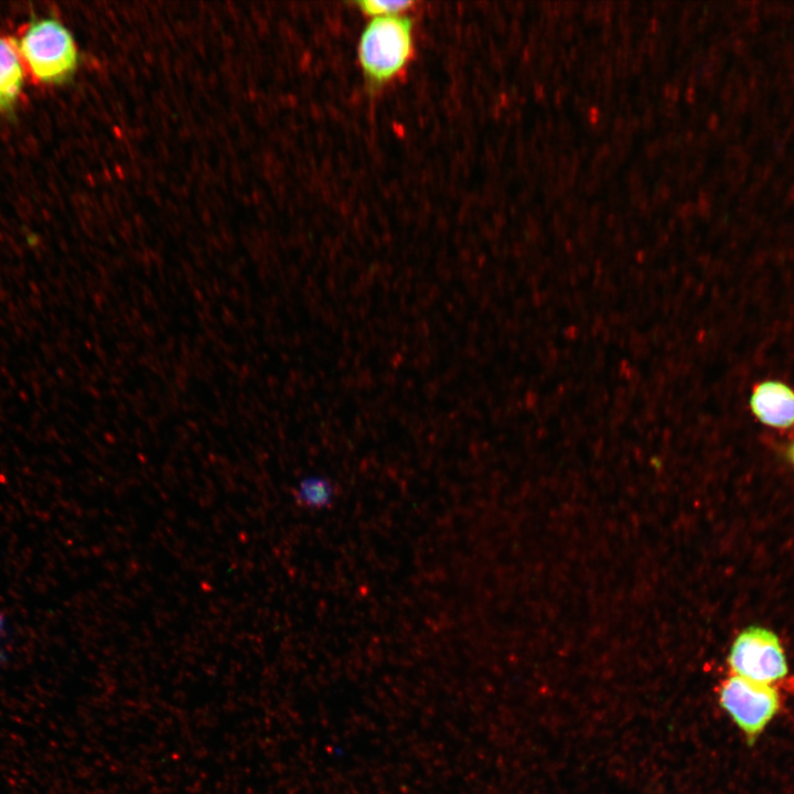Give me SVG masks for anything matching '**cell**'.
Wrapping results in <instances>:
<instances>
[{"label": "cell", "instance_id": "1", "mask_svg": "<svg viewBox=\"0 0 794 794\" xmlns=\"http://www.w3.org/2000/svg\"><path fill=\"white\" fill-rule=\"evenodd\" d=\"M414 54V23L406 14L371 18L364 26L357 57L372 87L396 78Z\"/></svg>", "mask_w": 794, "mask_h": 794}, {"label": "cell", "instance_id": "2", "mask_svg": "<svg viewBox=\"0 0 794 794\" xmlns=\"http://www.w3.org/2000/svg\"><path fill=\"white\" fill-rule=\"evenodd\" d=\"M17 46L33 76L43 83H63L77 68L78 51L74 37L55 19L31 23Z\"/></svg>", "mask_w": 794, "mask_h": 794}, {"label": "cell", "instance_id": "3", "mask_svg": "<svg viewBox=\"0 0 794 794\" xmlns=\"http://www.w3.org/2000/svg\"><path fill=\"white\" fill-rule=\"evenodd\" d=\"M719 704L752 744L777 713L780 695L772 685L731 675L719 687Z\"/></svg>", "mask_w": 794, "mask_h": 794}, {"label": "cell", "instance_id": "4", "mask_svg": "<svg viewBox=\"0 0 794 794\" xmlns=\"http://www.w3.org/2000/svg\"><path fill=\"white\" fill-rule=\"evenodd\" d=\"M728 664L732 675L768 685L783 679L788 672L777 635L761 626H750L738 634Z\"/></svg>", "mask_w": 794, "mask_h": 794}, {"label": "cell", "instance_id": "5", "mask_svg": "<svg viewBox=\"0 0 794 794\" xmlns=\"http://www.w3.org/2000/svg\"><path fill=\"white\" fill-rule=\"evenodd\" d=\"M749 407L753 417L766 427L794 428V388L783 380L758 382L751 389Z\"/></svg>", "mask_w": 794, "mask_h": 794}, {"label": "cell", "instance_id": "6", "mask_svg": "<svg viewBox=\"0 0 794 794\" xmlns=\"http://www.w3.org/2000/svg\"><path fill=\"white\" fill-rule=\"evenodd\" d=\"M17 44L0 37V110H9L15 104L23 85V69Z\"/></svg>", "mask_w": 794, "mask_h": 794}, {"label": "cell", "instance_id": "7", "mask_svg": "<svg viewBox=\"0 0 794 794\" xmlns=\"http://www.w3.org/2000/svg\"><path fill=\"white\" fill-rule=\"evenodd\" d=\"M294 496L301 506L321 508L331 502L333 489L325 479L309 476L297 485Z\"/></svg>", "mask_w": 794, "mask_h": 794}, {"label": "cell", "instance_id": "8", "mask_svg": "<svg viewBox=\"0 0 794 794\" xmlns=\"http://www.w3.org/2000/svg\"><path fill=\"white\" fill-rule=\"evenodd\" d=\"M358 9L369 18L405 14L415 3L400 0H363L356 2Z\"/></svg>", "mask_w": 794, "mask_h": 794}, {"label": "cell", "instance_id": "9", "mask_svg": "<svg viewBox=\"0 0 794 794\" xmlns=\"http://www.w3.org/2000/svg\"><path fill=\"white\" fill-rule=\"evenodd\" d=\"M786 453H787V459L794 466V440L790 443Z\"/></svg>", "mask_w": 794, "mask_h": 794}, {"label": "cell", "instance_id": "10", "mask_svg": "<svg viewBox=\"0 0 794 794\" xmlns=\"http://www.w3.org/2000/svg\"><path fill=\"white\" fill-rule=\"evenodd\" d=\"M2 626H3V619L0 616V633H1Z\"/></svg>", "mask_w": 794, "mask_h": 794}]
</instances>
